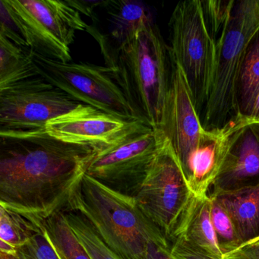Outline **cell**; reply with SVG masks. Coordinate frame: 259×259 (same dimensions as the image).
Returning <instances> with one entry per match:
<instances>
[{
    "label": "cell",
    "mask_w": 259,
    "mask_h": 259,
    "mask_svg": "<svg viewBox=\"0 0 259 259\" xmlns=\"http://www.w3.org/2000/svg\"><path fill=\"white\" fill-rule=\"evenodd\" d=\"M210 213L211 198L210 195L195 198L177 239H182L194 249L212 258L223 259L224 252L218 242Z\"/></svg>",
    "instance_id": "16"
},
{
    "label": "cell",
    "mask_w": 259,
    "mask_h": 259,
    "mask_svg": "<svg viewBox=\"0 0 259 259\" xmlns=\"http://www.w3.org/2000/svg\"><path fill=\"white\" fill-rule=\"evenodd\" d=\"M44 228L60 259H92L69 227L63 212L48 220Z\"/></svg>",
    "instance_id": "21"
},
{
    "label": "cell",
    "mask_w": 259,
    "mask_h": 259,
    "mask_svg": "<svg viewBox=\"0 0 259 259\" xmlns=\"http://www.w3.org/2000/svg\"><path fill=\"white\" fill-rule=\"evenodd\" d=\"M33 54L39 76L75 101L125 120L142 122L128 101L115 68L61 63Z\"/></svg>",
    "instance_id": "8"
},
{
    "label": "cell",
    "mask_w": 259,
    "mask_h": 259,
    "mask_svg": "<svg viewBox=\"0 0 259 259\" xmlns=\"http://www.w3.org/2000/svg\"><path fill=\"white\" fill-rule=\"evenodd\" d=\"M259 241V235L257 236V237L254 238V239H251V240L248 241V242H245V243H244L243 245H248V244L252 243V242H258ZM241 246V245H240Z\"/></svg>",
    "instance_id": "31"
},
{
    "label": "cell",
    "mask_w": 259,
    "mask_h": 259,
    "mask_svg": "<svg viewBox=\"0 0 259 259\" xmlns=\"http://www.w3.org/2000/svg\"><path fill=\"white\" fill-rule=\"evenodd\" d=\"M169 57L170 80L157 130L169 142L185 175L188 160L204 128L184 72L170 54Z\"/></svg>",
    "instance_id": "11"
},
{
    "label": "cell",
    "mask_w": 259,
    "mask_h": 259,
    "mask_svg": "<svg viewBox=\"0 0 259 259\" xmlns=\"http://www.w3.org/2000/svg\"><path fill=\"white\" fill-rule=\"evenodd\" d=\"M110 66L119 73L128 101L142 122L157 130L170 80L169 47L152 22L117 48Z\"/></svg>",
    "instance_id": "3"
},
{
    "label": "cell",
    "mask_w": 259,
    "mask_h": 259,
    "mask_svg": "<svg viewBox=\"0 0 259 259\" xmlns=\"http://www.w3.org/2000/svg\"><path fill=\"white\" fill-rule=\"evenodd\" d=\"M31 51L45 58L69 63L75 33L87 24L69 0H1Z\"/></svg>",
    "instance_id": "6"
},
{
    "label": "cell",
    "mask_w": 259,
    "mask_h": 259,
    "mask_svg": "<svg viewBox=\"0 0 259 259\" xmlns=\"http://www.w3.org/2000/svg\"><path fill=\"white\" fill-rule=\"evenodd\" d=\"M69 227L92 259H123L100 237L92 224L75 211L63 212Z\"/></svg>",
    "instance_id": "22"
},
{
    "label": "cell",
    "mask_w": 259,
    "mask_h": 259,
    "mask_svg": "<svg viewBox=\"0 0 259 259\" xmlns=\"http://www.w3.org/2000/svg\"><path fill=\"white\" fill-rule=\"evenodd\" d=\"M105 5L110 16L111 35L118 47L154 22L149 10L139 1H105Z\"/></svg>",
    "instance_id": "17"
},
{
    "label": "cell",
    "mask_w": 259,
    "mask_h": 259,
    "mask_svg": "<svg viewBox=\"0 0 259 259\" xmlns=\"http://www.w3.org/2000/svg\"><path fill=\"white\" fill-rule=\"evenodd\" d=\"M0 259H19L17 255H7V254H0Z\"/></svg>",
    "instance_id": "30"
},
{
    "label": "cell",
    "mask_w": 259,
    "mask_h": 259,
    "mask_svg": "<svg viewBox=\"0 0 259 259\" xmlns=\"http://www.w3.org/2000/svg\"><path fill=\"white\" fill-rule=\"evenodd\" d=\"M138 122L141 121L125 120L81 104L48 122L45 131L57 140L97 151L116 142Z\"/></svg>",
    "instance_id": "12"
},
{
    "label": "cell",
    "mask_w": 259,
    "mask_h": 259,
    "mask_svg": "<svg viewBox=\"0 0 259 259\" xmlns=\"http://www.w3.org/2000/svg\"><path fill=\"white\" fill-rule=\"evenodd\" d=\"M209 195L230 216L239 246L258 236L259 182Z\"/></svg>",
    "instance_id": "15"
},
{
    "label": "cell",
    "mask_w": 259,
    "mask_h": 259,
    "mask_svg": "<svg viewBox=\"0 0 259 259\" xmlns=\"http://www.w3.org/2000/svg\"><path fill=\"white\" fill-rule=\"evenodd\" d=\"M258 182L259 122H253L235 135L225 163L210 195Z\"/></svg>",
    "instance_id": "14"
},
{
    "label": "cell",
    "mask_w": 259,
    "mask_h": 259,
    "mask_svg": "<svg viewBox=\"0 0 259 259\" xmlns=\"http://www.w3.org/2000/svg\"><path fill=\"white\" fill-rule=\"evenodd\" d=\"M133 196L144 214L170 243L180 236L196 198L164 136Z\"/></svg>",
    "instance_id": "5"
},
{
    "label": "cell",
    "mask_w": 259,
    "mask_h": 259,
    "mask_svg": "<svg viewBox=\"0 0 259 259\" xmlns=\"http://www.w3.org/2000/svg\"><path fill=\"white\" fill-rule=\"evenodd\" d=\"M259 28V0L236 1L230 20L216 41L214 71L202 125L220 128L239 116L238 81L248 42Z\"/></svg>",
    "instance_id": "4"
},
{
    "label": "cell",
    "mask_w": 259,
    "mask_h": 259,
    "mask_svg": "<svg viewBox=\"0 0 259 259\" xmlns=\"http://www.w3.org/2000/svg\"><path fill=\"white\" fill-rule=\"evenodd\" d=\"M169 26V54L183 69L200 115L208 100L216 59V42L207 28L202 1L179 3Z\"/></svg>",
    "instance_id": "7"
},
{
    "label": "cell",
    "mask_w": 259,
    "mask_h": 259,
    "mask_svg": "<svg viewBox=\"0 0 259 259\" xmlns=\"http://www.w3.org/2000/svg\"><path fill=\"white\" fill-rule=\"evenodd\" d=\"M171 245L151 244L142 259H174L170 253Z\"/></svg>",
    "instance_id": "28"
},
{
    "label": "cell",
    "mask_w": 259,
    "mask_h": 259,
    "mask_svg": "<svg viewBox=\"0 0 259 259\" xmlns=\"http://www.w3.org/2000/svg\"><path fill=\"white\" fill-rule=\"evenodd\" d=\"M36 76L38 72L31 49L0 35V89Z\"/></svg>",
    "instance_id": "18"
},
{
    "label": "cell",
    "mask_w": 259,
    "mask_h": 259,
    "mask_svg": "<svg viewBox=\"0 0 259 259\" xmlns=\"http://www.w3.org/2000/svg\"><path fill=\"white\" fill-rule=\"evenodd\" d=\"M170 253L174 259H213L194 249L180 239H176L171 243Z\"/></svg>",
    "instance_id": "26"
},
{
    "label": "cell",
    "mask_w": 259,
    "mask_h": 259,
    "mask_svg": "<svg viewBox=\"0 0 259 259\" xmlns=\"http://www.w3.org/2000/svg\"><path fill=\"white\" fill-rule=\"evenodd\" d=\"M256 122L251 117L238 116L224 126L204 130L188 160L185 177L194 196L204 198L211 189L225 163L235 135Z\"/></svg>",
    "instance_id": "13"
},
{
    "label": "cell",
    "mask_w": 259,
    "mask_h": 259,
    "mask_svg": "<svg viewBox=\"0 0 259 259\" xmlns=\"http://www.w3.org/2000/svg\"><path fill=\"white\" fill-rule=\"evenodd\" d=\"M259 91V28L248 42L238 81L239 116L249 117Z\"/></svg>",
    "instance_id": "19"
},
{
    "label": "cell",
    "mask_w": 259,
    "mask_h": 259,
    "mask_svg": "<svg viewBox=\"0 0 259 259\" xmlns=\"http://www.w3.org/2000/svg\"><path fill=\"white\" fill-rule=\"evenodd\" d=\"M0 207L43 229L64 212L95 150L44 130L0 132Z\"/></svg>",
    "instance_id": "1"
},
{
    "label": "cell",
    "mask_w": 259,
    "mask_h": 259,
    "mask_svg": "<svg viewBox=\"0 0 259 259\" xmlns=\"http://www.w3.org/2000/svg\"><path fill=\"white\" fill-rule=\"evenodd\" d=\"M236 1L208 0L202 1L203 11L207 28L215 42L227 26Z\"/></svg>",
    "instance_id": "23"
},
{
    "label": "cell",
    "mask_w": 259,
    "mask_h": 259,
    "mask_svg": "<svg viewBox=\"0 0 259 259\" xmlns=\"http://www.w3.org/2000/svg\"><path fill=\"white\" fill-rule=\"evenodd\" d=\"M66 211L84 217L103 241L123 259H142L151 244L171 245L144 214L133 195L86 174Z\"/></svg>",
    "instance_id": "2"
},
{
    "label": "cell",
    "mask_w": 259,
    "mask_h": 259,
    "mask_svg": "<svg viewBox=\"0 0 259 259\" xmlns=\"http://www.w3.org/2000/svg\"><path fill=\"white\" fill-rule=\"evenodd\" d=\"M223 259H259V241L241 245L230 252L225 253Z\"/></svg>",
    "instance_id": "27"
},
{
    "label": "cell",
    "mask_w": 259,
    "mask_h": 259,
    "mask_svg": "<svg viewBox=\"0 0 259 259\" xmlns=\"http://www.w3.org/2000/svg\"><path fill=\"white\" fill-rule=\"evenodd\" d=\"M210 217L218 242L224 254L237 248L239 246V242L231 219L213 198H211Z\"/></svg>",
    "instance_id": "24"
},
{
    "label": "cell",
    "mask_w": 259,
    "mask_h": 259,
    "mask_svg": "<svg viewBox=\"0 0 259 259\" xmlns=\"http://www.w3.org/2000/svg\"><path fill=\"white\" fill-rule=\"evenodd\" d=\"M249 117H251L256 122H259V91L256 95L254 103H253L252 110H251Z\"/></svg>",
    "instance_id": "29"
},
{
    "label": "cell",
    "mask_w": 259,
    "mask_h": 259,
    "mask_svg": "<svg viewBox=\"0 0 259 259\" xmlns=\"http://www.w3.org/2000/svg\"><path fill=\"white\" fill-rule=\"evenodd\" d=\"M16 255L19 259H60L45 228L36 232L25 245L19 247Z\"/></svg>",
    "instance_id": "25"
},
{
    "label": "cell",
    "mask_w": 259,
    "mask_h": 259,
    "mask_svg": "<svg viewBox=\"0 0 259 259\" xmlns=\"http://www.w3.org/2000/svg\"><path fill=\"white\" fill-rule=\"evenodd\" d=\"M40 230L23 217L0 207V254L16 255L18 248Z\"/></svg>",
    "instance_id": "20"
},
{
    "label": "cell",
    "mask_w": 259,
    "mask_h": 259,
    "mask_svg": "<svg viewBox=\"0 0 259 259\" xmlns=\"http://www.w3.org/2000/svg\"><path fill=\"white\" fill-rule=\"evenodd\" d=\"M80 104L42 77L24 80L0 89V132L45 130Z\"/></svg>",
    "instance_id": "10"
},
{
    "label": "cell",
    "mask_w": 259,
    "mask_h": 259,
    "mask_svg": "<svg viewBox=\"0 0 259 259\" xmlns=\"http://www.w3.org/2000/svg\"><path fill=\"white\" fill-rule=\"evenodd\" d=\"M163 136L138 122L111 145L94 151L86 174L119 192L133 195L155 157Z\"/></svg>",
    "instance_id": "9"
}]
</instances>
